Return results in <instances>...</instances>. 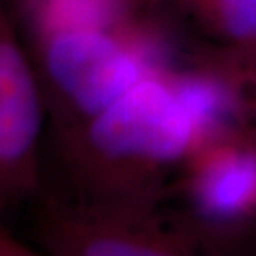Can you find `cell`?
Instances as JSON below:
<instances>
[{
    "instance_id": "obj_3",
    "label": "cell",
    "mask_w": 256,
    "mask_h": 256,
    "mask_svg": "<svg viewBox=\"0 0 256 256\" xmlns=\"http://www.w3.org/2000/svg\"><path fill=\"white\" fill-rule=\"evenodd\" d=\"M36 233L48 256H232L204 242L164 205L53 197Z\"/></svg>"
},
{
    "instance_id": "obj_5",
    "label": "cell",
    "mask_w": 256,
    "mask_h": 256,
    "mask_svg": "<svg viewBox=\"0 0 256 256\" xmlns=\"http://www.w3.org/2000/svg\"><path fill=\"white\" fill-rule=\"evenodd\" d=\"M48 111L17 14L0 0V206L40 192Z\"/></svg>"
},
{
    "instance_id": "obj_2",
    "label": "cell",
    "mask_w": 256,
    "mask_h": 256,
    "mask_svg": "<svg viewBox=\"0 0 256 256\" xmlns=\"http://www.w3.org/2000/svg\"><path fill=\"white\" fill-rule=\"evenodd\" d=\"M50 130L81 124L152 73L177 63L166 35L129 14L118 22L30 26L25 35Z\"/></svg>"
},
{
    "instance_id": "obj_7",
    "label": "cell",
    "mask_w": 256,
    "mask_h": 256,
    "mask_svg": "<svg viewBox=\"0 0 256 256\" xmlns=\"http://www.w3.org/2000/svg\"><path fill=\"white\" fill-rule=\"evenodd\" d=\"M0 256H43V254L34 252L25 243H22L20 240L12 236V233H8L2 226V223H0Z\"/></svg>"
},
{
    "instance_id": "obj_8",
    "label": "cell",
    "mask_w": 256,
    "mask_h": 256,
    "mask_svg": "<svg viewBox=\"0 0 256 256\" xmlns=\"http://www.w3.org/2000/svg\"><path fill=\"white\" fill-rule=\"evenodd\" d=\"M84 2L106 10H114V12H129V10H134L138 0H84Z\"/></svg>"
},
{
    "instance_id": "obj_1",
    "label": "cell",
    "mask_w": 256,
    "mask_h": 256,
    "mask_svg": "<svg viewBox=\"0 0 256 256\" xmlns=\"http://www.w3.org/2000/svg\"><path fill=\"white\" fill-rule=\"evenodd\" d=\"M206 138L167 70L152 73L104 111L52 130L70 198L164 205L185 159Z\"/></svg>"
},
{
    "instance_id": "obj_10",
    "label": "cell",
    "mask_w": 256,
    "mask_h": 256,
    "mask_svg": "<svg viewBox=\"0 0 256 256\" xmlns=\"http://www.w3.org/2000/svg\"><path fill=\"white\" fill-rule=\"evenodd\" d=\"M30 2H34V0H10V4H12V7L15 12H18V10H22L24 7H26Z\"/></svg>"
},
{
    "instance_id": "obj_6",
    "label": "cell",
    "mask_w": 256,
    "mask_h": 256,
    "mask_svg": "<svg viewBox=\"0 0 256 256\" xmlns=\"http://www.w3.org/2000/svg\"><path fill=\"white\" fill-rule=\"evenodd\" d=\"M206 30L242 56L256 55V0H187Z\"/></svg>"
},
{
    "instance_id": "obj_4",
    "label": "cell",
    "mask_w": 256,
    "mask_h": 256,
    "mask_svg": "<svg viewBox=\"0 0 256 256\" xmlns=\"http://www.w3.org/2000/svg\"><path fill=\"white\" fill-rule=\"evenodd\" d=\"M174 215L195 235L228 254L256 228V121L208 136L190 152L170 184Z\"/></svg>"
},
{
    "instance_id": "obj_9",
    "label": "cell",
    "mask_w": 256,
    "mask_h": 256,
    "mask_svg": "<svg viewBox=\"0 0 256 256\" xmlns=\"http://www.w3.org/2000/svg\"><path fill=\"white\" fill-rule=\"evenodd\" d=\"M250 94H252L253 116L256 119V55L250 58Z\"/></svg>"
}]
</instances>
